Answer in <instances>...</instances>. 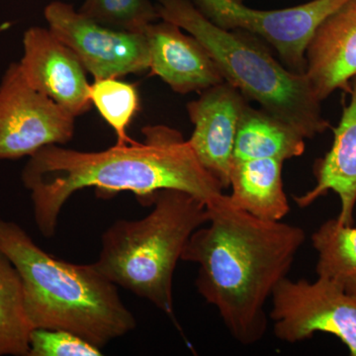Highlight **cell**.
Here are the masks:
<instances>
[{"label": "cell", "instance_id": "cell-13", "mask_svg": "<svg viewBox=\"0 0 356 356\" xmlns=\"http://www.w3.org/2000/svg\"><path fill=\"white\" fill-rule=\"evenodd\" d=\"M320 102L341 89L350 92L356 76V0L330 14L306 49V72Z\"/></svg>", "mask_w": 356, "mask_h": 356}, {"label": "cell", "instance_id": "cell-11", "mask_svg": "<svg viewBox=\"0 0 356 356\" xmlns=\"http://www.w3.org/2000/svg\"><path fill=\"white\" fill-rule=\"evenodd\" d=\"M247 103L243 93L225 81L202 91L197 100L187 104L194 125L189 144L199 161L224 189L229 188L236 130Z\"/></svg>", "mask_w": 356, "mask_h": 356}, {"label": "cell", "instance_id": "cell-21", "mask_svg": "<svg viewBox=\"0 0 356 356\" xmlns=\"http://www.w3.org/2000/svg\"><path fill=\"white\" fill-rule=\"evenodd\" d=\"M102 350L64 330L34 329L28 356H99Z\"/></svg>", "mask_w": 356, "mask_h": 356}, {"label": "cell", "instance_id": "cell-19", "mask_svg": "<svg viewBox=\"0 0 356 356\" xmlns=\"http://www.w3.org/2000/svg\"><path fill=\"white\" fill-rule=\"evenodd\" d=\"M89 99L116 134V145L124 146L135 140L128 135V129L140 110V96L135 84L119 77L95 79L89 88Z\"/></svg>", "mask_w": 356, "mask_h": 356}, {"label": "cell", "instance_id": "cell-12", "mask_svg": "<svg viewBox=\"0 0 356 356\" xmlns=\"http://www.w3.org/2000/svg\"><path fill=\"white\" fill-rule=\"evenodd\" d=\"M144 34L152 74L175 92H202L225 81L209 51L195 37L184 34L179 26L161 19L147 25Z\"/></svg>", "mask_w": 356, "mask_h": 356}, {"label": "cell", "instance_id": "cell-2", "mask_svg": "<svg viewBox=\"0 0 356 356\" xmlns=\"http://www.w3.org/2000/svg\"><path fill=\"white\" fill-rule=\"evenodd\" d=\"M208 209L209 221L192 234L181 261L198 264L197 291L232 337L254 346L266 334L267 302L288 277L305 232L238 209L227 194Z\"/></svg>", "mask_w": 356, "mask_h": 356}, {"label": "cell", "instance_id": "cell-16", "mask_svg": "<svg viewBox=\"0 0 356 356\" xmlns=\"http://www.w3.org/2000/svg\"><path fill=\"white\" fill-rule=\"evenodd\" d=\"M305 138L290 124L264 109L245 104L236 130L233 159L285 161L305 152Z\"/></svg>", "mask_w": 356, "mask_h": 356}, {"label": "cell", "instance_id": "cell-6", "mask_svg": "<svg viewBox=\"0 0 356 356\" xmlns=\"http://www.w3.org/2000/svg\"><path fill=\"white\" fill-rule=\"evenodd\" d=\"M269 318L280 341L296 343L317 332L337 337L356 356V294L337 283L286 277L274 290Z\"/></svg>", "mask_w": 356, "mask_h": 356}, {"label": "cell", "instance_id": "cell-5", "mask_svg": "<svg viewBox=\"0 0 356 356\" xmlns=\"http://www.w3.org/2000/svg\"><path fill=\"white\" fill-rule=\"evenodd\" d=\"M161 19L198 39L221 70L248 100L313 139L330 128L305 74L288 70L262 40L242 30H225L210 22L191 0H156Z\"/></svg>", "mask_w": 356, "mask_h": 356}, {"label": "cell", "instance_id": "cell-3", "mask_svg": "<svg viewBox=\"0 0 356 356\" xmlns=\"http://www.w3.org/2000/svg\"><path fill=\"white\" fill-rule=\"evenodd\" d=\"M0 252L19 273L32 330H64L100 350L137 327L118 286L95 264L58 259L17 222L0 219Z\"/></svg>", "mask_w": 356, "mask_h": 356}, {"label": "cell", "instance_id": "cell-7", "mask_svg": "<svg viewBox=\"0 0 356 356\" xmlns=\"http://www.w3.org/2000/svg\"><path fill=\"white\" fill-rule=\"evenodd\" d=\"M213 24L259 37L276 51L282 64L296 74L306 72V49L314 32L348 0H312L275 10L250 8L236 0H191Z\"/></svg>", "mask_w": 356, "mask_h": 356}, {"label": "cell", "instance_id": "cell-17", "mask_svg": "<svg viewBox=\"0 0 356 356\" xmlns=\"http://www.w3.org/2000/svg\"><path fill=\"white\" fill-rule=\"evenodd\" d=\"M317 276L356 294V227L327 220L312 235Z\"/></svg>", "mask_w": 356, "mask_h": 356}, {"label": "cell", "instance_id": "cell-22", "mask_svg": "<svg viewBox=\"0 0 356 356\" xmlns=\"http://www.w3.org/2000/svg\"><path fill=\"white\" fill-rule=\"evenodd\" d=\"M236 1L243 2V1H245V0H236Z\"/></svg>", "mask_w": 356, "mask_h": 356}, {"label": "cell", "instance_id": "cell-18", "mask_svg": "<svg viewBox=\"0 0 356 356\" xmlns=\"http://www.w3.org/2000/svg\"><path fill=\"white\" fill-rule=\"evenodd\" d=\"M31 332L22 280L13 262L0 252V356H28Z\"/></svg>", "mask_w": 356, "mask_h": 356}, {"label": "cell", "instance_id": "cell-4", "mask_svg": "<svg viewBox=\"0 0 356 356\" xmlns=\"http://www.w3.org/2000/svg\"><path fill=\"white\" fill-rule=\"evenodd\" d=\"M153 210L135 221L117 220L102 236L95 262L117 286L151 302L177 325L173 276L192 234L209 221L202 200L177 189L149 199Z\"/></svg>", "mask_w": 356, "mask_h": 356}, {"label": "cell", "instance_id": "cell-20", "mask_svg": "<svg viewBox=\"0 0 356 356\" xmlns=\"http://www.w3.org/2000/svg\"><path fill=\"white\" fill-rule=\"evenodd\" d=\"M79 11L107 27L133 33H144L161 19L151 0H84Z\"/></svg>", "mask_w": 356, "mask_h": 356}, {"label": "cell", "instance_id": "cell-1", "mask_svg": "<svg viewBox=\"0 0 356 356\" xmlns=\"http://www.w3.org/2000/svg\"><path fill=\"white\" fill-rule=\"evenodd\" d=\"M144 142L102 152L50 145L29 156L21 175L30 191L35 222L44 238L56 234L58 216L76 191L93 187L100 197L132 192L142 204L161 189H177L206 205L224 197V188L199 161L188 140L166 126L144 128Z\"/></svg>", "mask_w": 356, "mask_h": 356}, {"label": "cell", "instance_id": "cell-9", "mask_svg": "<svg viewBox=\"0 0 356 356\" xmlns=\"http://www.w3.org/2000/svg\"><path fill=\"white\" fill-rule=\"evenodd\" d=\"M51 32L69 47L95 79L142 74L149 70L144 33L114 29L95 22L63 1L44 10Z\"/></svg>", "mask_w": 356, "mask_h": 356}, {"label": "cell", "instance_id": "cell-14", "mask_svg": "<svg viewBox=\"0 0 356 356\" xmlns=\"http://www.w3.org/2000/svg\"><path fill=\"white\" fill-rule=\"evenodd\" d=\"M350 93V102L334 129L331 149L314 165L316 184L294 197L300 208H306L330 191L334 192L341 202L336 219L343 225H353L356 206V76L351 79Z\"/></svg>", "mask_w": 356, "mask_h": 356}, {"label": "cell", "instance_id": "cell-8", "mask_svg": "<svg viewBox=\"0 0 356 356\" xmlns=\"http://www.w3.org/2000/svg\"><path fill=\"white\" fill-rule=\"evenodd\" d=\"M76 117L30 86L19 64L7 69L0 84V159L31 156L74 137Z\"/></svg>", "mask_w": 356, "mask_h": 356}, {"label": "cell", "instance_id": "cell-15", "mask_svg": "<svg viewBox=\"0 0 356 356\" xmlns=\"http://www.w3.org/2000/svg\"><path fill=\"white\" fill-rule=\"evenodd\" d=\"M283 163L277 159H233L229 202L259 219L282 221L290 212L282 179Z\"/></svg>", "mask_w": 356, "mask_h": 356}, {"label": "cell", "instance_id": "cell-10", "mask_svg": "<svg viewBox=\"0 0 356 356\" xmlns=\"http://www.w3.org/2000/svg\"><path fill=\"white\" fill-rule=\"evenodd\" d=\"M23 49L19 65L28 83L76 118L88 113L90 83L76 54L49 28L37 26L25 32Z\"/></svg>", "mask_w": 356, "mask_h": 356}]
</instances>
